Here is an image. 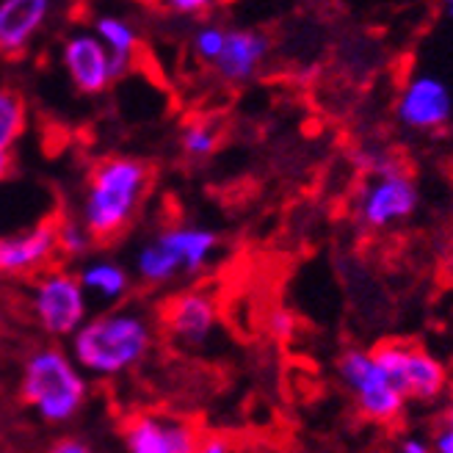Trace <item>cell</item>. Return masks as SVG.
Returning <instances> with one entry per match:
<instances>
[{"mask_svg": "<svg viewBox=\"0 0 453 453\" xmlns=\"http://www.w3.org/2000/svg\"><path fill=\"white\" fill-rule=\"evenodd\" d=\"M155 343V326L139 310H108L70 337V357L83 373L113 379L142 365Z\"/></svg>", "mask_w": 453, "mask_h": 453, "instance_id": "obj_1", "label": "cell"}, {"mask_svg": "<svg viewBox=\"0 0 453 453\" xmlns=\"http://www.w3.org/2000/svg\"><path fill=\"white\" fill-rule=\"evenodd\" d=\"M150 186V166L139 157L111 155L92 166L78 221L97 243L119 238L139 211Z\"/></svg>", "mask_w": 453, "mask_h": 453, "instance_id": "obj_2", "label": "cell"}, {"mask_svg": "<svg viewBox=\"0 0 453 453\" xmlns=\"http://www.w3.org/2000/svg\"><path fill=\"white\" fill-rule=\"evenodd\" d=\"M19 395L42 423L61 426L81 412L88 395V381L70 354L44 346L26 359Z\"/></svg>", "mask_w": 453, "mask_h": 453, "instance_id": "obj_3", "label": "cell"}, {"mask_svg": "<svg viewBox=\"0 0 453 453\" xmlns=\"http://www.w3.org/2000/svg\"><path fill=\"white\" fill-rule=\"evenodd\" d=\"M31 312L50 337H73L88 319V296L70 271H48L31 288Z\"/></svg>", "mask_w": 453, "mask_h": 453, "instance_id": "obj_4", "label": "cell"}, {"mask_svg": "<svg viewBox=\"0 0 453 453\" xmlns=\"http://www.w3.org/2000/svg\"><path fill=\"white\" fill-rule=\"evenodd\" d=\"M371 354L381 365V371L390 376L393 388L401 393L403 401H434L445 388L442 362H437L432 354L410 343V340H388Z\"/></svg>", "mask_w": 453, "mask_h": 453, "instance_id": "obj_5", "label": "cell"}, {"mask_svg": "<svg viewBox=\"0 0 453 453\" xmlns=\"http://www.w3.org/2000/svg\"><path fill=\"white\" fill-rule=\"evenodd\" d=\"M340 376H343L346 388L357 398L359 412L376 420V423H393L403 412V398L393 388L390 376L381 371V365L373 359L371 351L349 349L340 357Z\"/></svg>", "mask_w": 453, "mask_h": 453, "instance_id": "obj_6", "label": "cell"}, {"mask_svg": "<svg viewBox=\"0 0 453 453\" xmlns=\"http://www.w3.org/2000/svg\"><path fill=\"white\" fill-rule=\"evenodd\" d=\"M418 208V186L403 169L381 161L359 194V219L362 224L384 230V226L410 219Z\"/></svg>", "mask_w": 453, "mask_h": 453, "instance_id": "obj_7", "label": "cell"}, {"mask_svg": "<svg viewBox=\"0 0 453 453\" xmlns=\"http://www.w3.org/2000/svg\"><path fill=\"white\" fill-rule=\"evenodd\" d=\"M61 64L64 73L70 75L73 86L83 95H103L111 88L113 81H119L117 66H113L111 53L105 44L88 31H75L61 44Z\"/></svg>", "mask_w": 453, "mask_h": 453, "instance_id": "obj_8", "label": "cell"}, {"mask_svg": "<svg viewBox=\"0 0 453 453\" xmlns=\"http://www.w3.org/2000/svg\"><path fill=\"white\" fill-rule=\"evenodd\" d=\"M58 252L56 221H39L14 235H0V274L22 277L42 271Z\"/></svg>", "mask_w": 453, "mask_h": 453, "instance_id": "obj_9", "label": "cell"}, {"mask_svg": "<svg viewBox=\"0 0 453 453\" xmlns=\"http://www.w3.org/2000/svg\"><path fill=\"white\" fill-rule=\"evenodd\" d=\"M202 434L183 420L135 415L125 426V453H194Z\"/></svg>", "mask_w": 453, "mask_h": 453, "instance_id": "obj_10", "label": "cell"}, {"mask_svg": "<svg viewBox=\"0 0 453 453\" xmlns=\"http://www.w3.org/2000/svg\"><path fill=\"white\" fill-rule=\"evenodd\" d=\"M395 111L401 125L412 130L442 127L453 113L450 88L434 75H418L403 86Z\"/></svg>", "mask_w": 453, "mask_h": 453, "instance_id": "obj_11", "label": "cell"}, {"mask_svg": "<svg viewBox=\"0 0 453 453\" xmlns=\"http://www.w3.org/2000/svg\"><path fill=\"white\" fill-rule=\"evenodd\" d=\"M161 321L166 332L180 340V343H191L199 346L213 334L216 321H219V310L216 302L202 290H186L177 293L164 304Z\"/></svg>", "mask_w": 453, "mask_h": 453, "instance_id": "obj_12", "label": "cell"}, {"mask_svg": "<svg viewBox=\"0 0 453 453\" xmlns=\"http://www.w3.org/2000/svg\"><path fill=\"white\" fill-rule=\"evenodd\" d=\"M50 12L48 0H0V56L26 53Z\"/></svg>", "mask_w": 453, "mask_h": 453, "instance_id": "obj_13", "label": "cell"}, {"mask_svg": "<svg viewBox=\"0 0 453 453\" xmlns=\"http://www.w3.org/2000/svg\"><path fill=\"white\" fill-rule=\"evenodd\" d=\"M268 48H271L268 36L255 28H226L224 48L213 61V70L224 81L243 83L263 66Z\"/></svg>", "mask_w": 453, "mask_h": 453, "instance_id": "obj_14", "label": "cell"}, {"mask_svg": "<svg viewBox=\"0 0 453 453\" xmlns=\"http://www.w3.org/2000/svg\"><path fill=\"white\" fill-rule=\"evenodd\" d=\"M155 241L177 260L183 274H199V271H205L208 263L216 257L219 243H221L213 230H208V226H194V224H177L172 230L155 235Z\"/></svg>", "mask_w": 453, "mask_h": 453, "instance_id": "obj_15", "label": "cell"}, {"mask_svg": "<svg viewBox=\"0 0 453 453\" xmlns=\"http://www.w3.org/2000/svg\"><path fill=\"white\" fill-rule=\"evenodd\" d=\"M92 34L105 44L119 78H125L133 70L135 56H139V31L133 28V22L119 14H100L95 17Z\"/></svg>", "mask_w": 453, "mask_h": 453, "instance_id": "obj_16", "label": "cell"}, {"mask_svg": "<svg viewBox=\"0 0 453 453\" xmlns=\"http://www.w3.org/2000/svg\"><path fill=\"white\" fill-rule=\"evenodd\" d=\"M75 277H78L86 296H95L100 302H119L130 290L127 268L117 260H108V257L86 260Z\"/></svg>", "mask_w": 453, "mask_h": 453, "instance_id": "obj_17", "label": "cell"}, {"mask_svg": "<svg viewBox=\"0 0 453 453\" xmlns=\"http://www.w3.org/2000/svg\"><path fill=\"white\" fill-rule=\"evenodd\" d=\"M28 105L17 88L0 86V152H12L14 144L26 135Z\"/></svg>", "mask_w": 453, "mask_h": 453, "instance_id": "obj_18", "label": "cell"}, {"mask_svg": "<svg viewBox=\"0 0 453 453\" xmlns=\"http://www.w3.org/2000/svg\"><path fill=\"white\" fill-rule=\"evenodd\" d=\"M180 274H183V271H180L177 260L155 238L144 243L139 249V255H135V277L147 285H166V282H174Z\"/></svg>", "mask_w": 453, "mask_h": 453, "instance_id": "obj_19", "label": "cell"}, {"mask_svg": "<svg viewBox=\"0 0 453 453\" xmlns=\"http://www.w3.org/2000/svg\"><path fill=\"white\" fill-rule=\"evenodd\" d=\"M180 147H183L188 157H208L219 147V133L213 130V125L202 119L188 122L183 133H180Z\"/></svg>", "mask_w": 453, "mask_h": 453, "instance_id": "obj_20", "label": "cell"}, {"mask_svg": "<svg viewBox=\"0 0 453 453\" xmlns=\"http://www.w3.org/2000/svg\"><path fill=\"white\" fill-rule=\"evenodd\" d=\"M56 238H58V252L70 257H83L86 252H92L95 241L83 230V224L78 219H64L56 224Z\"/></svg>", "mask_w": 453, "mask_h": 453, "instance_id": "obj_21", "label": "cell"}, {"mask_svg": "<svg viewBox=\"0 0 453 453\" xmlns=\"http://www.w3.org/2000/svg\"><path fill=\"white\" fill-rule=\"evenodd\" d=\"M224 36H226V28L224 26H216V22H202V26L191 36L194 56L199 61H205V64L213 66V61L219 58V53L224 48Z\"/></svg>", "mask_w": 453, "mask_h": 453, "instance_id": "obj_22", "label": "cell"}, {"mask_svg": "<svg viewBox=\"0 0 453 453\" xmlns=\"http://www.w3.org/2000/svg\"><path fill=\"white\" fill-rule=\"evenodd\" d=\"M48 453H95V450L81 437H61L58 442H53L48 448Z\"/></svg>", "mask_w": 453, "mask_h": 453, "instance_id": "obj_23", "label": "cell"}, {"mask_svg": "<svg viewBox=\"0 0 453 453\" xmlns=\"http://www.w3.org/2000/svg\"><path fill=\"white\" fill-rule=\"evenodd\" d=\"M194 453H233V445L224 437H202Z\"/></svg>", "mask_w": 453, "mask_h": 453, "instance_id": "obj_24", "label": "cell"}, {"mask_svg": "<svg viewBox=\"0 0 453 453\" xmlns=\"http://www.w3.org/2000/svg\"><path fill=\"white\" fill-rule=\"evenodd\" d=\"M174 14H202L208 9L205 0H169L166 4Z\"/></svg>", "mask_w": 453, "mask_h": 453, "instance_id": "obj_25", "label": "cell"}, {"mask_svg": "<svg viewBox=\"0 0 453 453\" xmlns=\"http://www.w3.org/2000/svg\"><path fill=\"white\" fill-rule=\"evenodd\" d=\"M434 453H453V428L445 426L442 432L434 437V445H432Z\"/></svg>", "mask_w": 453, "mask_h": 453, "instance_id": "obj_26", "label": "cell"}, {"mask_svg": "<svg viewBox=\"0 0 453 453\" xmlns=\"http://www.w3.org/2000/svg\"><path fill=\"white\" fill-rule=\"evenodd\" d=\"M401 453H434V450H432V445L418 440V437H406L401 442Z\"/></svg>", "mask_w": 453, "mask_h": 453, "instance_id": "obj_27", "label": "cell"}, {"mask_svg": "<svg viewBox=\"0 0 453 453\" xmlns=\"http://www.w3.org/2000/svg\"><path fill=\"white\" fill-rule=\"evenodd\" d=\"M12 169H14V155L12 152H0V186L9 180Z\"/></svg>", "mask_w": 453, "mask_h": 453, "instance_id": "obj_28", "label": "cell"}, {"mask_svg": "<svg viewBox=\"0 0 453 453\" xmlns=\"http://www.w3.org/2000/svg\"><path fill=\"white\" fill-rule=\"evenodd\" d=\"M448 426L453 428V403H450V410H448Z\"/></svg>", "mask_w": 453, "mask_h": 453, "instance_id": "obj_29", "label": "cell"}, {"mask_svg": "<svg viewBox=\"0 0 453 453\" xmlns=\"http://www.w3.org/2000/svg\"><path fill=\"white\" fill-rule=\"evenodd\" d=\"M448 14L453 17V0H450V4H448Z\"/></svg>", "mask_w": 453, "mask_h": 453, "instance_id": "obj_30", "label": "cell"}]
</instances>
